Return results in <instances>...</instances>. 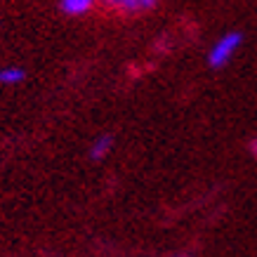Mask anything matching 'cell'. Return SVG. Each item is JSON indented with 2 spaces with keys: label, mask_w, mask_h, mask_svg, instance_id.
<instances>
[{
  "label": "cell",
  "mask_w": 257,
  "mask_h": 257,
  "mask_svg": "<svg viewBox=\"0 0 257 257\" xmlns=\"http://www.w3.org/2000/svg\"><path fill=\"white\" fill-rule=\"evenodd\" d=\"M241 43H243V36L238 31L224 33V36L217 38V43L210 47V52H208V64H210L212 69L226 66V64L231 62V57L236 55V50L241 47Z\"/></svg>",
  "instance_id": "cell-1"
},
{
  "label": "cell",
  "mask_w": 257,
  "mask_h": 257,
  "mask_svg": "<svg viewBox=\"0 0 257 257\" xmlns=\"http://www.w3.org/2000/svg\"><path fill=\"white\" fill-rule=\"evenodd\" d=\"M94 3H97V0H62L59 8H62L64 15L80 17V15H87V12L94 8Z\"/></svg>",
  "instance_id": "cell-2"
},
{
  "label": "cell",
  "mask_w": 257,
  "mask_h": 257,
  "mask_svg": "<svg viewBox=\"0 0 257 257\" xmlns=\"http://www.w3.org/2000/svg\"><path fill=\"white\" fill-rule=\"evenodd\" d=\"M26 78L24 69L19 66H8V69H0V85H17Z\"/></svg>",
  "instance_id": "cell-4"
},
{
  "label": "cell",
  "mask_w": 257,
  "mask_h": 257,
  "mask_svg": "<svg viewBox=\"0 0 257 257\" xmlns=\"http://www.w3.org/2000/svg\"><path fill=\"white\" fill-rule=\"evenodd\" d=\"M175 257H189V255H175Z\"/></svg>",
  "instance_id": "cell-6"
},
{
  "label": "cell",
  "mask_w": 257,
  "mask_h": 257,
  "mask_svg": "<svg viewBox=\"0 0 257 257\" xmlns=\"http://www.w3.org/2000/svg\"><path fill=\"white\" fill-rule=\"evenodd\" d=\"M113 149V137L111 135H101L97 140L92 142V147H90V158L92 161H101V158L109 156V151Z\"/></svg>",
  "instance_id": "cell-3"
},
{
  "label": "cell",
  "mask_w": 257,
  "mask_h": 257,
  "mask_svg": "<svg viewBox=\"0 0 257 257\" xmlns=\"http://www.w3.org/2000/svg\"><path fill=\"white\" fill-rule=\"evenodd\" d=\"M250 154H252V156L257 158V140H252V142H250Z\"/></svg>",
  "instance_id": "cell-5"
}]
</instances>
